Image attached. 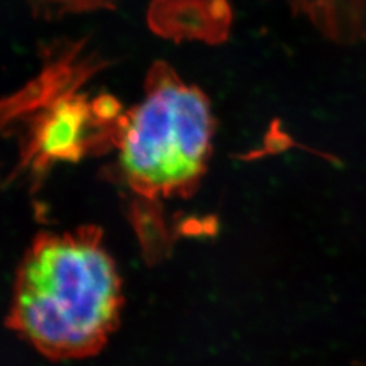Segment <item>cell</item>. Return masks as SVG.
Segmentation results:
<instances>
[{
	"label": "cell",
	"instance_id": "cell-3",
	"mask_svg": "<svg viewBox=\"0 0 366 366\" xmlns=\"http://www.w3.org/2000/svg\"><path fill=\"white\" fill-rule=\"evenodd\" d=\"M121 118L106 121L99 117L94 102L84 97L64 95L45 106L36 118L29 136L24 162L42 169L59 160H78L90 151L116 144Z\"/></svg>",
	"mask_w": 366,
	"mask_h": 366
},
{
	"label": "cell",
	"instance_id": "cell-1",
	"mask_svg": "<svg viewBox=\"0 0 366 366\" xmlns=\"http://www.w3.org/2000/svg\"><path fill=\"white\" fill-rule=\"evenodd\" d=\"M121 290L117 266L97 228L44 234L19 266L9 323L52 360L86 358L117 327Z\"/></svg>",
	"mask_w": 366,
	"mask_h": 366
},
{
	"label": "cell",
	"instance_id": "cell-4",
	"mask_svg": "<svg viewBox=\"0 0 366 366\" xmlns=\"http://www.w3.org/2000/svg\"><path fill=\"white\" fill-rule=\"evenodd\" d=\"M148 19L163 37L219 44L228 36L231 10L227 0H154Z\"/></svg>",
	"mask_w": 366,
	"mask_h": 366
},
{
	"label": "cell",
	"instance_id": "cell-2",
	"mask_svg": "<svg viewBox=\"0 0 366 366\" xmlns=\"http://www.w3.org/2000/svg\"><path fill=\"white\" fill-rule=\"evenodd\" d=\"M213 117L204 92L157 63L144 102L122 114L116 145L132 190L155 199L186 196L207 169Z\"/></svg>",
	"mask_w": 366,
	"mask_h": 366
},
{
	"label": "cell",
	"instance_id": "cell-6",
	"mask_svg": "<svg viewBox=\"0 0 366 366\" xmlns=\"http://www.w3.org/2000/svg\"><path fill=\"white\" fill-rule=\"evenodd\" d=\"M112 0H36L34 6L46 13H66V11H84L99 7H109Z\"/></svg>",
	"mask_w": 366,
	"mask_h": 366
},
{
	"label": "cell",
	"instance_id": "cell-5",
	"mask_svg": "<svg viewBox=\"0 0 366 366\" xmlns=\"http://www.w3.org/2000/svg\"><path fill=\"white\" fill-rule=\"evenodd\" d=\"M338 3L340 0H293V4L300 6L319 25L326 27L327 31H337L335 25H338V22L335 13L338 14V11L335 10V6Z\"/></svg>",
	"mask_w": 366,
	"mask_h": 366
}]
</instances>
